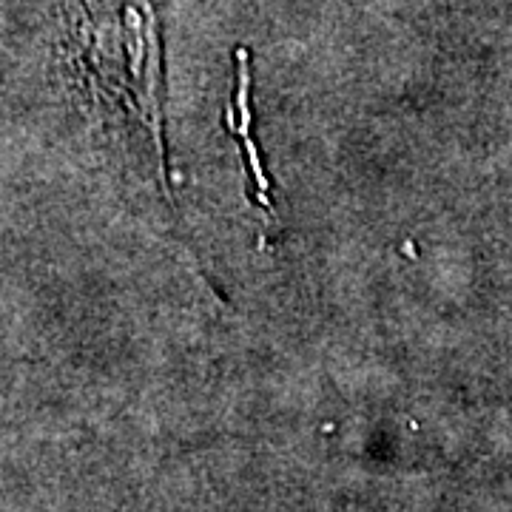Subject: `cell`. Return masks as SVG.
<instances>
[{
    "label": "cell",
    "mask_w": 512,
    "mask_h": 512,
    "mask_svg": "<svg viewBox=\"0 0 512 512\" xmlns=\"http://www.w3.org/2000/svg\"><path fill=\"white\" fill-rule=\"evenodd\" d=\"M239 86H237V109H234V117L239 123H228V131L234 137H242V146H245V168L251 174V185H254V194H251V202L256 208L274 220V200H271V185L265 180V171L259 165V154H256V140H251V120H254V111H251V72H248V49H239Z\"/></svg>",
    "instance_id": "2"
},
{
    "label": "cell",
    "mask_w": 512,
    "mask_h": 512,
    "mask_svg": "<svg viewBox=\"0 0 512 512\" xmlns=\"http://www.w3.org/2000/svg\"><path fill=\"white\" fill-rule=\"evenodd\" d=\"M74 69L103 123L140 140L165 180L163 32L157 0H83L74 23Z\"/></svg>",
    "instance_id": "1"
}]
</instances>
